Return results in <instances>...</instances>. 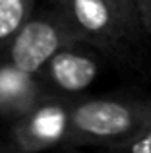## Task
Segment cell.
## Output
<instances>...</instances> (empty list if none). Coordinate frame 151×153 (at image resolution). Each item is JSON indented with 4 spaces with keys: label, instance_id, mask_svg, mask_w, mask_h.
<instances>
[{
    "label": "cell",
    "instance_id": "1",
    "mask_svg": "<svg viewBox=\"0 0 151 153\" xmlns=\"http://www.w3.org/2000/svg\"><path fill=\"white\" fill-rule=\"evenodd\" d=\"M151 114V99H89L74 103L68 146L113 149L130 138Z\"/></svg>",
    "mask_w": 151,
    "mask_h": 153
},
{
    "label": "cell",
    "instance_id": "2",
    "mask_svg": "<svg viewBox=\"0 0 151 153\" xmlns=\"http://www.w3.org/2000/svg\"><path fill=\"white\" fill-rule=\"evenodd\" d=\"M78 43H81L79 37L60 10L54 8L47 14H31L4 51V58L18 70L37 76L58 51Z\"/></svg>",
    "mask_w": 151,
    "mask_h": 153
},
{
    "label": "cell",
    "instance_id": "3",
    "mask_svg": "<svg viewBox=\"0 0 151 153\" xmlns=\"http://www.w3.org/2000/svg\"><path fill=\"white\" fill-rule=\"evenodd\" d=\"M56 8L81 43L97 45L109 52L122 51L141 33L113 0H56Z\"/></svg>",
    "mask_w": 151,
    "mask_h": 153
},
{
    "label": "cell",
    "instance_id": "4",
    "mask_svg": "<svg viewBox=\"0 0 151 153\" xmlns=\"http://www.w3.org/2000/svg\"><path fill=\"white\" fill-rule=\"evenodd\" d=\"M72 103L60 97H47L14 126V140L19 149L37 151L53 146H68L72 134Z\"/></svg>",
    "mask_w": 151,
    "mask_h": 153
},
{
    "label": "cell",
    "instance_id": "5",
    "mask_svg": "<svg viewBox=\"0 0 151 153\" xmlns=\"http://www.w3.org/2000/svg\"><path fill=\"white\" fill-rule=\"evenodd\" d=\"M78 45H70L58 51L39 70L37 78L47 87L58 89L60 93H79L95 82L99 74L97 60L85 52L76 51Z\"/></svg>",
    "mask_w": 151,
    "mask_h": 153
},
{
    "label": "cell",
    "instance_id": "6",
    "mask_svg": "<svg viewBox=\"0 0 151 153\" xmlns=\"http://www.w3.org/2000/svg\"><path fill=\"white\" fill-rule=\"evenodd\" d=\"M47 91L49 87L37 76L18 70L0 56V114L23 116L49 97Z\"/></svg>",
    "mask_w": 151,
    "mask_h": 153
},
{
    "label": "cell",
    "instance_id": "7",
    "mask_svg": "<svg viewBox=\"0 0 151 153\" xmlns=\"http://www.w3.org/2000/svg\"><path fill=\"white\" fill-rule=\"evenodd\" d=\"M35 0H0V56L33 14Z\"/></svg>",
    "mask_w": 151,
    "mask_h": 153
},
{
    "label": "cell",
    "instance_id": "8",
    "mask_svg": "<svg viewBox=\"0 0 151 153\" xmlns=\"http://www.w3.org/2000/svg\"><path fill=\"white\" fill-rule=\"evenodd\" d=\"M113 149L128 153H151V114L141 122V126L130 138L118 142Z\"/></svg>",
    "mask_w": 151,
    "mask_h": 153
},
{
    "label": "cell",
    "instance_id": "9",
    "mask_svg": "<svg viewBox=\"0 0 151 153\" xmlns=\"http://www.w3.org/2000/svg\"><path fill=\"white\" fill-rule=\"evenodd\" d=\"M114 4H116V8L122 12V16H124V18L128 19V22L132 23L134 27H138V29L144 31V27H141V22H140V16H138L136 0H114Z\"/></svg>",
    "mask_w": 151,
    "mask_h": 153
},
{
    "label": "cell",
    "instance_id": "10",
    "mask_svg": "<svg viewBox=\"0 0 151 153\" xmlns=\"http://www.w3.org/2000/svg\"><path fill=\"white\" fill-rule=\"evenodd\" d=\"M136 8L144 31L151 35V0H136Z\"/></svg>",
    "mask_w": 151,
    "mask_h": 153
},
{
    "label": "cell",
    "instance_id": "11",
    "mask_svg": "<svg viewBox=\"0 0 151 153\" xmlns=\"http://www.w3.org/2000/svg\"><path fill=\"white\" fill-rule=\"evenodd\" d=\"M113 2H114V0H113ZM114 6H116V4H114Z\"/></svg>",
    "mask_w": 151,
    "mask_h": 153
}]
</instances>
